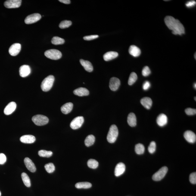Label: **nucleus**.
Returning a JSON list of instances; mask_svg holds the SVG:
<instances>
[{
	"label": "nucleus",
	"mask_w": 196,
	"mask_h": 196,
	"mask_svg": "<svg viewBox=\"0 0 196 196\" xmlns=\"http://www.w3.org/2000/svg\"><path fill=\"white\" fill-rule=\"evenodd\" d=\"M185 111L186 113L188 115H194L196 114V109L188 108L186 109Z\"/></svg>",
	"instance_id": "38"
},
{
	"label": "nucleus",
	"mask_w": 196,
	"mask_h": 196,
	"mask_svg": "<svg viewBox=\"0 0 196 196\" xmlns=\"http://www.w3.org/2000/svg\"><path fill=\"white\" fill-rule=\"evenodd\" d=\"M135 151L138 154H142L145 152V148L143 145L141 144H137L135 146Z\"/></svg>",
	"instance_id": "30"
},
{
	"label": "nucleus",
	"mask_w": 196,
	"mask_h": 196,
	"mask_svg": "<svg viewBox=\"0 0 196 196\" xmlns=\"http://www.w3.org/2000/svg\"><path fill=\"white\" fill-rule=\"evenodd\" d=\"M7 158L5 154L0 153V165L4 164L6 161Z\"/></svg>",
	"instance_id": "41"
},
{
	"label": "nucleus",
	"mask_w": 196,
	"mask_h": 196,
	"mask_svg": "<svg viewBox=\"0 0 196 196\" xmlns=\"http://www.w3.org/2000/svg\"><path fill=\"white\" fill-rule=\"evenodd\" d=\"M45 55L47 58L54 60L59 59L62 57L61 52L55 49L47 50L45 53Z\"/></svg>",
	"instance_id": "5"
},
{
	"label": "nucleus",
	"mask_w": 196,
	"mask_h": 196,
	"mask_svg": "<svg viewBox=\"0 0 196 196\" xmlns=\"http://www.w3.org/2000/svg\"><path fill=\"white\" fill-rule=\"evenodd\" d=\"M72 22L70 20H65L61 22L59 25V27L61 29L68 28L72 25Z\"/></svg>",
	"instance_id": "34"
},
{
	"label": "nucleus",
	"mask_w": 196,
	"mask_h": 196,
	"mask_svg": "<svg viewBox=\"0 0 196 196\" xmlns=\"http://www.w3.org/2000/svg\"><path fill=\"white\" fill-rule=\"evenodd\" d=\"M141 104L147 110H149L152 105V101L151 98L149 97H145L141 100Z\"/></svg>",
	"instance_id": "23"
},
{
	"label": "nucleus",
	"mask_w": 196,
	"mask_h": 196,
	"mask_svg": "<svg viewBox=\"0 0 196 196\" xmlns=\"http://www.w3.org/2000/svg\"><path fill=\"white\" fill-rule=\"evenodd\" d=\"M73 104L71 103H68L64 104L62 106L61 110L62 112L64 114H68L73 110Z\"/></svg>",
	"instance_id": "24"
},
{
	"label": "nucleus",
	"mask_w": 196,
	"mask_h": 196,
	"mask_svg": "<svg viewBox=\"0 0 196 196\" xmlns=\"http://www.w3.org/2000/svg\"><path fill=\"white\" fill-rule=\"evenodd\" d=\"M168 168L164 166L160 169L158 171L156 172L153 175L152 179L153 180L158 181L161 180L165 176L167 172Z\"/></svg>",
	"instance_id": "6"
},
{
	"label": "nucleus",
	"mask_w": 196,
	"mask_h": 196,
	"mask_svg": "<svg viewBox=\"0 0 196 196\" xmlns=\"http://www.w3.org/2000/svg\"><path fill=\"white\" fill-rule=\"evenodd\" d=\"M87 164L88 167L93 169H96L98 166V162L94 159H90L89 160Z\"/></svg>",
	"instance_id": "33"
},
{
	"label": "nucleus",
	"mask_w": 196,
	"mask_h": 196,
	"mask_svg": "<svg viewBox=\"0 0 196 196\" xmlns=\"http://www.w3.org/2000/svg\"><path fill=\"white\" fill-rule=\"evenodd\" d=\"M24 163L27 168L31 172H34L36 171V167L34 163L29 158L26 157L24 159Z\"/></svg>",
	"instance_id": "16"
},
{
	"label": "nucleus",
	"mask_w": 196,
	"mask_h": 196,
	"mask_svg": "<svg viewBox=\"0 0 196 196\" xmlns=\"http://www.w3.org/2000/svg\"><path fill=\"white\" fill-rule=\"evenodd\" d=\"M42 16L38 13H35L28 16L25 19L24 22L26 24H31L36 22L40 20Z\"/></svg>",
	"instance_id": "7"
},
{
	"label": "nucleus",
	"mask_w": 196,
	"mask_h": 196,
	"mask_svg": "<svg viewBox=\"0 0 196 196\" xmlns=\"http://www.w3.org/2000/svg\"><path fill=\"white\" fill-rule=\"evenodd\" d=\"M126 167L124 163H119L116 165L115 169L114 174L116 176H119L123 174L124 172Z\"/></svg>",
	"instance_id": "15"
},
{
	"label": "nucleus",
	"mask_w": 196,
	"mask_h": 196,
	"mask_svg": "<svg viewBox=\"0 0 196 196\" xmlns=\"http://www.w3.org/2000/svg\"><path fill=\"white\" fill-rule=\"evenodd\" d=\"M80 61L81 65L83 66L86 71L90 73L93 70V67L90 62L83 59H80Z\"/></svg>",
	"instance_id": "22"
},
{
	"label": "nucleus",
	"mask_w": 196,
	"mask_h": 196,
	"mask_svg": "<svg viewBox=\"0 0 196 196\" xmlns=\"http://www.w3.org/2000/svg\"><path fill=\"white\" fill-rule=\"evenodd\" d=\"M128 124L131 127H135L137 125V119L135 114L133 113H130L128 117Z\"/></svg>",
	"instance_id": "25"
},
{
	"label": "nucleus",
	"mask_w": 196,
	"mask_h": 196,
	"mask_svg": "<svg viewBox=\"0 0 196 196\" xmlns=\"http://www.w3.org/2000/svg\"><path fill=\"white\" fill-rule=\"evenodd\" d=\"M151 73V70L148 66H145L142 70V75L145 77L148 76Z\"/></svg>",
	"instance_id": "37"
},
{
	"label": "nucleus",
	"mask_w": 196,
	"mask_h": 196,
	"mask_svg": "<svg viewBox=\"0 0 196 196\" xmlns=\"http://www.w3.org/2000/svg\"><path fill=\"white\" fill-rule=\"evenodd\" d=\"M65 42L64 40L58 36H54L52 39L51 43L53 45H63Z\"/></svg>",
	"instance_id": "29"
},
{
	"label": "nucleus",
	"mask_w": 196,
	"mask_h": 196,
	"mask_svg": "<svg viewBox=\"0 0 196 196\" xmlns=\"http://www.w3.org/2000/svg\"><path fill=\"white\" fill-rule=\"evenodd\" d=\"M32 121L37 126H43L46 125L49 122V119L46 116L43 115L38 114L33 116Z\"/></svg>",
	"instance_id": "4"
},
{
	"label": "nucleus",
	"mask_w": 196,
	"mask_h": 196,
	"mask_svg": "<svg viewBox=\"0 0 196 196\" xmlns=\"http://www.w3.org/2000/svg\"><path fill=\"white\" fill-rule=\"evenodd\" d=\"M1 191H0V196H1Z\"/></svg>",
	"instance_id": "47"
},
{
	"label": "nucleus",
	"mask_w": 196,
	"mask_h": 196,
	"mask_svg": "<svg viewBox=\"0 0 196 196\" xmlns=\"http://www.w3.org/2000/svg\"><path fill=\"white\" fill-rule=\"evenodd\" d=\"M36 138L33 135H23L20 138L22 142L25 144H32L35 142Z\"/></svg>",
	"instance_id": "17"
},
{
	"label": "nucleus",
	"mask_w": 196,
	"mask_h": 196,
	"mask_svg": "<svg viewBox=\"0 0 196 196\" xmlns=\"http://www.w3.org/2000/svg\"><path fill=\"white\" fill-rule=\"evenodd\" d=\"M54 81V77L53 75H50L44 79L42 82L41 87L44 92H48L51 89Z\"/></svg>",
	"instance_id": "2"
},
{
	"label": "nucleus",
	"mask_w": 196,
	"mask_h": 196,
	"mask_svg": "<svg viewBox=\"0 0 196 196\" xmlns=\"http://www.w3.org/2000/svg\"><path fill=\"white\" fill-rule=\"evenodd\" d=\"M194 99H195V101H196V97H195V98H194Z\"/></svg>",
	"instance_id": "48"
},
{
	"label": "nucleus",
	"mask_w": 196,
	"mask_h": 196,
	"mask_svg": "<svg viewBox=\"0 0 196 196\" xmlns=\"http://www.w3.org/2000/svg\"><path fill=\"white\" fill-rule=\"evenodd\" d=\"M17 107V104L14 102H11L7 105L4 109V113L6 115H9L12 114L15 110Z\"/></svg>",
	"instance_id": "13"
},
{
	"label": "nucleus",
	"mask_w": 196,
	"mask_h": 196,
	"mask_svg": "<svg viewBox=\"0 0 196 196\" xmlns=\"http://www.w3.org/2000/svg\"><path fill=\"white\" fill-rule=\"evenodd\" d=\"M31 73V69L29 66L24 65L21 66L20 68V76L25 77L29 76Z\"/></svg>",
	"instance_id": "14"
},
{
	"label": "nucleus",
	"mask_w": 196,
	"mask_h": 196,
	"mask_svg": "<svg viewBox=\"0 0 196 196\" xmlns=\"http://www.w3.org/2000/svg\"><path fill=\"white\" fill-rule=\"evenodd\" d=\"M120 85V81L118 78L113 77L110 79V88L112 91H117Z\"/></svg>",
	"instance_id": "11"
},
{
	"label": "nucleus",
	"mask_w": 196,
	"mask_h": 196,
	"mask_svg": "<svg viewBox=\"0 0 196 196\" xmlns=\"http://www.w3.org/2000/svg\"><path fill=\"white\" fill-rule=\"evenodd\" d=\"M165 22L168 28L172 31L174 35H181L185 33L183 25L178 20L172 16H167L165 17Z\"/></svg>",
	"instance_id": "1"
},
{
	"label": "nucleus",
	"mask_w": 196,
	"mask_h": 196,
	"mask_svg": "<svg viewBox=\"0 0 196 196\" xmlns=\"http://www.w3.org/2000/svg\"><path fill=\"white\" fill-rule=\"evenodd\" d=\"M129 52L130 54L135 57L139 56L141 54L140 49L135 45H132L130 47Z\"/></svg>",
	"instance_id": "20"
},
{
	"label": "nucleus",
	"mask_w": 196,
	"mask_h": 196,
	"mask_svg": "<svg viewBox=\"0 0 196 196\" xmlns=\"http://www.w3.org/2000/svg\"><path fill=\"white\" fill-rule=\"evenodd\" d=\"M21 49V45L20 44L16 43L13 44L9 49V53L10 55L16 56L20 52Z\"/></svg>",
	"instance_id": "10"
},
{
	"label": "nucleus",
	"mask_w": 196,
	"mask_h": 196,
	"mask_svg": "<svg viewBox=\"0 0 196 196\" xmlns=\"http://www.w3.org/2000/svg\"><path fill=\"white\" fill-rule=\"evenodd\" d=\"M168 121L167 116L164 114H161L158 116L157 119V123L161 127L164 126L166 125Z\"/></svg>",
	"instance_id": "18"
},
{
	"label": "nucleus",
	"mask_w": 196,
	"mask_h": 196,
	"mask_svg": "<svg viewBox=\"0 0 196 196\" xmlns=\"http://www.w3.org/2000/svg\"><path fill=\"white\" fill-rule=\"evenodd\" d=\"M75 95L79 96H86L89 95V91L84 88H79L75 89L73 91Z\"/></svg>",
	"instance_id": "19"
},
{
	"label": "nucleus",
	"mask_w": 196,
	"mask_h": 196,
	"mask_svg": "<svg viewBox=\"0 0 196 196\" xmlns=\"http://www.w3.org/2000/svg\"><path fill=\"white\" fill-rule=\"evenodd\" d=\"M98 35H89V36H87L84 37L83 39L85 40H92L97 39L98 38Z\"/></svg>",
	"instance_id": "40"
},
{
	"label": "nucleus",
	"mask_w": 196,
	"mask_h": 196,
	"mask_svg": "<svg viewBox=\"0 0 196 196\" xmlns=\"http://www.w3.org/2000/svg\"><path fill=\"white\" fill-rule=\"evenodd\" d=\"M53 153L51 151L45 150H40L38 152V154L41 157L49 158L52 155Z\"/></svg>",
	"instance_id": "31"
},
{
	"label": "nucleus",
	"mask_w": 196,
	"mask_h": 196,
	"mask_svg": "<svg viewBox=\"0 0 196 196\" xmlns=\"http://www.w3.org/2000/svg\"><path fill=\"white\" fill-rule=\"evenodd\" d=\"M137 79V76L136 73H132L130 74V76H129V80H128V84L130 85H132L135 83V82Z\"/></svg>",
	"instance_id": "32"
},
{
	"label": "nucleus",
	"mask_w": 196,
	"mask_h": 196,
	"mask_svg": "<svg viewBox=\"0 0 196 196\" xmlns=\"http://www.w3.org/2000/svg\"><path fill=\"white\" fill-rule=\"evenodd\" d=\"M84 122V119L82 116H79L75 118L70 123V128L74 130L79 129L82 126Z\"/></svg>",
	"instance_id": "8"
},
{
	"label": "nucleus",
	"mask_w": 196,
	"mask_h": 196,
	"mask_svg": "<svg viewBox=\"0 0 196 196\" xmlns=\"http://www.w3.org/2000/svg\"><path fill=\"white\" fill-rule=\"evenodd\" d=\"M190 181L191 183L196 184V172L191 174L190 175Z\"/></svg>",
	"instance_id": "39"
},
{
	"label": "nucleus",
	"mask_w": 196,
	"mask_h": 196,
	"mask_svg": "<svg viewBox=\"0 0 196 196\" xmlns=\"http://www.w3.org/2000/svg\"><path fill=\"white\" fill-rule=\"evenodd\" d=\"M95 138L93 135H88L85 140V144L87 147H89L95 143Z\"/></svg>",
	"instance_id": "26"
},
{
	"label": "nucleus",
	"mask_w": 196,
	"mask_h": 196,
	"mask_svg": "<svg viewBox=\"0 0 196 196\" xmlns=\"http://www.w3.org/2000/svg\"><path fill=\"white\" fill-rule=\"evenodd\" d=\"M196 2L195 1H188L186 4V6L188 8H190L196 5Z\"/></svg>",
	"instance_id": "43"
},
{
	"label": "nucleus",
	"mask_w": 196,
	"mask_h": 196,
	"mask_svg": "<svg viewBox=\"0 0 196 196\" xmlns=\"http://www.w3.org/2000/svg\"><path fill=\"white\" fill-rule=\"evenodd\" d=\"M194 88H195V89H196V84L195 83L194 84Z\"/></svg>",
	"instance_id": "45"
},
{
	"label": "nucleus",
	"mask_w": 196,
	"mask_h": 196,
	"mask_svg": "<svg viewBox=\"0 0 196 196\" xmlns=\"http://www.w3.org/2000/svg\"><path fill=\"white\" fill-rule=\"evenodd\" d=\"M21 0H8L4 3V6L8 8H19L21 6Z\"/></svg>",
	"instance_id": "9"
},
{
	"label": "nucleus",
	"mask_w": 196,
	"mask_h": 196,
	"mask_svg": "<svg viewBox=\"0 0 196 196\" xmlns=\"http://www.w3.org/2000/svg\"><path fill=\"white\" fill-rule=\"evenodd\" d=\"M119 135V130L116 125H112L110 129L107 137V141L110 143H113L116 140Z\"/></svg>",
	"instance_id": "3"
},
{
	"label": "nucleus",
	"mask_w": 196,
	"mask_h": 196,
	"mask_svg": "<svg viewBox=\"0 0 196 196\" xmlns=\"http://www.w3.org/2000/svg\"><path fill=\"white\" fill-rule=\"evenodd\" d=\"M151 86L150 82L149 81H146L143 85V89L144 90L146 91L150 88Z\"/></svg>",
	"instance_id": "42"
},
{
	"label": "nucleus",
	"mask_w": 196,
	"mask_h": 196,
	"mask_svg": "<svg viewBox=\"0 0 196 196\" xmlns=\"http://www.w3.org/2000/svg\"><path fill=\"white\" fill-rule=\"evenodd\" d=\"M156 149V144L154 141H152L148 147V150L150 153L153 154L155 152Z\"/></svg>",
	"instance_id": "36"
},
{
	"label": "nucleus",
	"mask_w": 196,
	"mask_h": 196,
	"mask_svg": "<svg viewBox=\"0 0 196 196\" xmlns=\"http://www.w3.org/2000/svg\"><path fill=\"white\" fill-rule=\"evenodd\" d=\"M22 178L25 186L27 187H30L31 185L30 179L29 176L25 172H23L21 175Z\"/></svg>",
	"instance_id": "28"
},
{
	"label": "nucleus",
	"mask_w": 196,
	"mask_h": 196,
	"mask_svg": "<svg viewBox=\"0 0 196 196\" xmlns=\"http://www.w3.org/2000/svg\"><path fill=\"white\" fill-rule=\"evenodd\" d=\"M45 169L49 173H52L55 170V166L53 163H50L45 165Z\"/></svg>",
	"instance_id": "35"
},
{
	"label": "nucleus",
	"mask_w": 196,
	"mask_h": 196,
	"mask_svg": "<svg viewBox=\"0 0 196 196\" xmlns=\"http://www.w3.org/2000/svg\"><path fill=\"white\" fill-rule=\"evenodd\" d=\"M118 55V53L116 52L110 51L105 53L103 56V58L105 61H109L116 58Z\"/></svg>",
	"instance_id": "21"
},
{
	"label": "nucleus",
	"mask_w": 196,
	"mask_h": 196,
	"mask_svg": "<svg viewBox=\"0 0 196 196\" xmlns=\"http://www.w3.org/2000/svg\"><path fill=\"white\" fill-rule=\"evenodd\" d=\"M196 53H195V55H194V56H195V57H195V59H196Z\"/></svg>",
	"instance_id": "46"
},
{
	"label": "nucleus",
	"mask_w": 196,
	"mask_h": 196,
	"mask_svg": "<svg viewBox=\"0 0 196 196\" xmlns=\"http://www.w3.org/2000/svg\"><path fill=\"white\" fill-rule=\"evenodd\" d=\"M92 185L90 183L88 182H82L77 183L75 185V187L77 188H89L92 187Z\"/></svg>",
	"instance_id": "27"
},
{
	"label": "nucleus",
	"mask_w": 196,
	"mask_h": 196,
	"mask_svg": "<svg viewBox=\"0 0 196 196\" xmlns=\"http://www.w3.org/2000/svg\"><path fill=\"white\" fill-rule=\"evenodd\" d=\"M59 1L60 2L66 4H69L70 3V0H59Z\"/></svg>",
	"instance_id": "44"
},
{
	"label": "nucleus",
	"mask_w": 196,
	"mask_h": 196,
	"mask_svg": "<svg viewBox=\"0 0 196 196\" xmlns=\"http://www.w3.org/2000/svg\"><path fill=\"white\" fill-rule=\"evenodd\" d=\"M184 137L185 140L188 142L190 143H194L196 142V135L192 131H186L184 133Z\"/></svg>",
	"instance_id": "12"
}]
</instances>
